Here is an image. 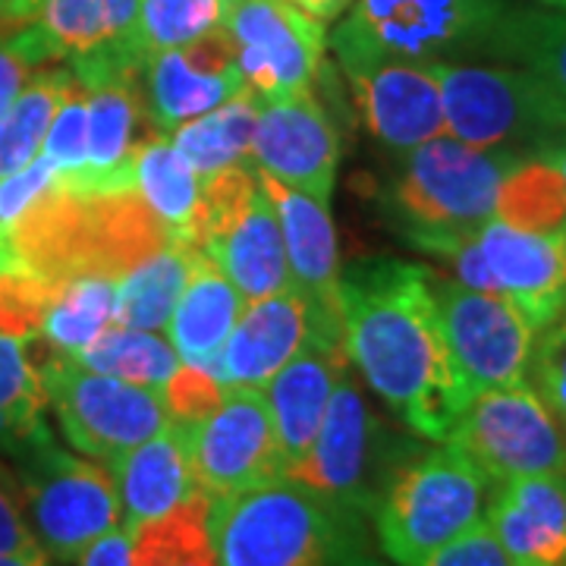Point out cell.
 I'll return each instance as SVG.
<instances>
[{"label":"cell","instance_id":"51","mask_svg":"<svg viewBox=\"0 0 566 566\" xmlns=\"http://www.w3.org/2000/svg\"><path fill=\"white\" fill-rule=\"evenodd\" d=\"M7 7H10V0H0V13H3Z\"/></svg>","mask_w":566,"mask_h":566},{"label":"cell","instance_id":"5","mask_svg":"<svg viewBox=\"0 0 566 566\" xmlns=\"http://www.w3.org/2000/svg\"><path fill=\"white\" fill-rule=\"evenodd\" d=\"M491 485L494 482L457 447H419L390 475L371 510L387 560L416 566L438 547L485 523Z\"/></svg>","mask_w":566,"mask_h":566},{"label":"cell","instance_id":"36","mask_svg":"<svg viewBox=\"0 0 566 566\" xmlns=\"http://www.w3.org/2000/svg\"><path fill=\"white\" fill-rule=\"evenodd\" d=\"M129 566H221L211 535V501L199 494L136 528Z\"/></svg>","mask_w":566,"mask_h":566},{"label":"cell","instance_id":"24","mask_svg":"<svg viewBox=\"0 0 566 566\" xmlns=\"http://www.w3.org/2000/svg\"><path fill=\"white\" fill-rule=\"evenodd\" d=\"M485 523L513 566H566V475L501 482Z\"/></svg>","mask_w":566,"mask_h":566},{"label":"cell","instance_id":"32","mask_svg":"<svg viewBox=\"0 0 566 566\" xmlns=\"http://www.w3.org/2000/svg\"><path fill=\"white\" fill-rule=\"evenodd\" d=\"M259 95L243 88L230 102L218 104L196 120L182 123L170 133L182 158L196 170V177L205 180L218 174L223 167L243 164L245 155L252 151V136L259 123Z\"/></svg>","mask_w":566,"mask_h":566},{"label":"cell","instance_id":"40","mask_svg":"<svg viewBox=\"0 0 566 566\" xmlns=\"http://www.w3.org/2000/svg\"><path fill=\"white\" fill-rule=\"evenodd\" d=\"M526 381L566 428V308L535 334Z\"/></svg>","mask_w":566,"mask_h":566},{"label":"cell","instance_id":"48","mask_svg":"<svg viewBox=\"0 0 566 566\" xmlns=\"http://www.w3.org/2000/svg\"><path fill=\"white\" fill-rule=\"evenodd\" d=\"M0 566H51L48 554H0Z\"/></svg>","mask_w":566,"mask_h":566},{"label":"cell","instance_id":"35","mask_svg":"<svg viewBox=\"0 0 566 566\" xmlns=\"http://www.w3.org/2000/svg\"><path fill=\"white\" fill-rule=\"evenodd\" d=\"M117 315V277L104 274H80L57 286L54 300L41 318L39 337L51 346V353L76 356Z\"/></svg>","mask_w":566,"mask_h":566},{"label":"cell","instance_id":"3","mask_svg":"<svg viewBox=\"0 0 566 566\" xmlns=\"http://www.w3.org/2000/svg\"><path fill=\"white\" fill-rule=\"evenodd\" d=\"M211 535L221 566H378L359 516L286 475L211 501Z\"/></svg>","mask_w":566,"mask_h":566},{"label":"cell","instance_id":"43","mask_svg":"<svg viewBox=\"0 0 566 566\" xmlns=\"http://www.w3.org/2000/svg\"><path fill=\"white\" fill-rule=\"evenodd\" d=\"M39 66H48V61L39 44L29 39V32L0 22V120Z\"/></svg>","mask_w":566,"mask_h":566},{"label":"cell","instance_id":"29","mask_svg":"<svg viewBox=\"0 0 566 566\" xmlns=\"http://www.w3.org/2000/svg\"><path fill=\"white\" fill-rule=\"evenodd\" d=\"M485 54L528 70L566 117V10H506Z\"/></svg>","mask_w":566,"mask_h":566},{"label":"cell","instance_id":"1","mask_svg":"<svg viewBox=\"0 0 566 566\" xmlns=\"http://www.w3.org/2000/svg\"><path fill=\"white\" fill-rule=\"evenodd\" d=\"M424 264L365 259L340 271L337 303L344 353L400 422L422 441L444 444L465 397L441 331Z\"/></svg>","mask_w":566,"mask_h":566},{"label":"cell","instance_id":"21","mask_svg":"<svg viewBox=\"0 0 566 566\" xmlns=\"http://www.w3.org/2000/svg\"><path fill=\"white\" fill-rule=\"evenodd\" d=\"M308 344L344 346L331 344L324 337L312 308L290 286L274 296H264L259 303H249V308L240 312V322L233 324V334L227 337L214 378L223 387L264 390L271 375Z\"/></svg>","mask_w":566,"mask_h":566},{"label":"cell","instance_id":"2","mask_svg":"<svg viewBox=\"0 0 566 566\" xmlns=\"http://www.w3.org/2000/svg\"><path fill=\"white\" fill-rule=\"evenodd\" d=\"M170 243L180 240H174L136 189L82 196L61 186V180L7 233L17 268L48 283L80 274L120 281L129 268Z\"/></svg>","mask_w":566,"mask_h":566},{"label":"cell","instance_id":"16","mask_svg":"<svg viewBox=\"0 0 566 566\" xmlns=\"http://www.w3.org/2000/svg\"><path fill=\"white\" fill-rule=\"evenodd\" d=\"M353 88L365 129L390 151H409L422 142L444 136L441 85L431 63L397 61L381 54H337Z\"/></svg>","mask_w":566,"mask_h":566},{"label":"cell","instance_id":"44","mask_svg":"<svg viewBox=\"0 0 566 566\" xmlns=\"http://www.w3.org/2000/svg\"><path fill=\"white\" fill-rule=\"evenodd\" d=\"M0 554H44L29 528L13 465L0 460Z\"/></svg>","mask_w":566,"mask_h":566},{"label":"cell","instance_id":"8","mask_svg":"<svg viewBox=\"0 0 566 566\" xmlns=\"http://www.w3.org/2000/svg\"><path fill=\"white\" fill-rule=\"evenodd\" d=\"M25 520L39 547L57 564H73L92 542L120 526V494L114 475L82 460L54 438L13 457Z\"/></svg>","mask_w":566,"mask_h":566},{"label":"cell","instance_id":"47","mask_svg":"<svg viewBox=\"0 0 566 566\" xmlns=\"http://www.w3.org/2000/svg\"><path fill=\"white\" fill-rule=\"evenodd\" d=\"M303 13L308 17H315V20L331 22L337 20V17H344L346 10L353 7V0H293Z\"/></svg>","mask_w":566,"mask_h":566},{"label":"cell","instance_id":"45","mask_svg":"<svg viewBox=\"0 0 566 566\" xmlns=\"http://www.w3.org/2000/svg\"><path fill=\"white\" fill-rule=\"evenodd\" d=\"M416 566H513L506 560L504 547L497 545V538L491 535L488 523H479L460 538H453L450 545L438 547L434 554H428Z\"/></svg>","mask_w":566,"mask_h":566},{"label":"cell","instance_id":"30","mask_svg":"<svg viewBox=\"0 0 566 566\" xmlns=\"http://www.w3.org/2000/svg\"><path fill=\"white\" fill-rule=\"evenodd\" d=\"M32 337L0 334V457H20L51 438L48 390L29 356Z\"/></svg>","mask_w":566,"mask_h":566},{"label":"cell","instance_id":"13","mask_svg":"<svg viewBox=\"0 0 566 566\" xmlns=\"http://www.w3.org/2000/svg\"><path fill=\"white\" fill-rule=\"evenodd\" d=\"M453 378L465 403L485 390L526 385L528 356L535 344V327L516 305L463 286L460 281L431 277Z\"/></svg>","mask_w":566,"mask_h":566},{"label":"cell","instance_id":"9","mask_svg":"<svg viewBox=\"0 0 566 566\" xmlns=\"http://www.w3.org/2000/svg\"><path fill=\"white\" fill-rule=\"evenodd\" d=\"M506 0H353V10L334 29V54H381L397 61H444L482 51Z\"/></svg>","mask_w":566,"mask_h":566},{"label":"cell","instance_id":"42","mask_svg":"<svg viewBox=\"0 0 566 566\" xmlns=\"http://www.w3.org/2000/svg\"><path fill=\"white\" fill-rule=\"evenodd\" d=\"M223 385L205 368L196 365H180L177 375L164 385V403L167 416L177 422H202L205 416L221 403Z\"/></svg>","mask_w":566,"mask_h":566},{"label":"cell","instance_id":"49","mask_svg":"<svg viewBox=\"0 0 566 566\" xmlns=\"http://www.w3.org/2000/svg\"><path fill=\"white\" fill-rule=\"evenodd\" d=\"M542 151H545L547 158L560 167V174H564V180H566V133H560V136L551 142L547 148H542Z\"/></svg>","mask_w":566,"mask_h":566},{"label":"cell","instance_id":"17","mask_svg":"<svg viewBox=\"0 0 566 566\" xmlns=\"http://www.w3.org/2000/svg\"><path fill=\"white\" fill-rule=\"evenodd\" d=\"M252 158L262 174L327 205L340 167V133L312 92L271 98L259 107Z\"/></svg>","mask_w":566,"mask_h":566},{"label":"cell","instance_id":"23","mask_svg":"<svg viewBox=\"0 0 566 566\" xmlns=\"http://www.w3.org/2000/svg\"><path fill=\"white\" fill-rule=\"evenodd\" d=\"M111 469L120 494V526L129 532L202 494L192 469L189 424L177 419H167L158 434L111 460Z\"/></svg>","mask_w":566,"mask_h":566},{"label":"cell","instance_id":"26","mask_svg":"<svg viewBox=\"0 0 566 566\" xmlns=\"http://www.w3.org/2000/svg\"><path fill=\"white\" fill-rule=\"evenodd\" d=\"M262 180V177H259ZM205 255L221 268L227 281L237 286L243 303H259L264 296H274L290 290V264L283 245L281 221L274 214V205L268 199L264 186L252 196V202L237 221L205 243Z\"/></svg>","mask_w":566,"mask_h":566},{"label":"cell","instance_id":"34","mask_svg":"<svg viewBox=\"0 0 566 566\" xmlns=\"http://www.w3.org/2000/svg\"><path fill=\"white\" fill-rule=\"evenodd\" d=\"M73 85L76 76L66 63H48L32 73V80L25 82V88L0 120V177L39 158L44 133Z\"/></svg>","mask_w":566,"mask_h":566},{"label":"cell","instance_id":"28","mask_svg":"<svg viewBox=\"0 0 566 566\" xmlns=\"http://www.w3.org/2000/svg\"><path fill=\"white\" fill-rule=\"evenodd\" d=\"M133 189L158 214L174 240L196 245V223L202 202V180L177 151L167 133H158L142 145L133 161Z\"/></svg>","mask_w":566,"mask_h":566},{"label":"cell","instance_id":"22","mask_svg":"<svg viewBox=\"0 0 566 566\" xmlns=\"http://www.w3.org/2000/svg\"><path fill=\"white\" fill-rule=\"evenodd\" d=\"M158 136L139 80H120L88 88V148L85 167L61 186L82 196H107L133 189V161L145 142Z\"/></svg>","mask_w":566,"mask_h":566},{"label":"cell","instance_id":"19","mask_svg":"<svg viewBox=\"0 0 566 566\" xmlns=\"http://www.w3.org/2000/svg\"><path fill=\"white\" fill-rule=\"evenodd\" d=\"M491 293L516 305L535 334L566 308V233H528L491 218L479 227Z\"/></svg>","mask_w":566,"mask_h":566},{"label":"cell","instance_id":"20","mask_svg":"<svg viewBox=\"0 0 566 566\" xmlns=\"http://www.w3.org/2000/svg\"><path fill=\"white\" fill-rule=\"evenodd\" d=\"M259 177H262L264 192L281 221L293 290L312 308L324 337L331 344H344L340 303H337L340 252H337V230L327 214V205L305 196L300 189L283 186L281 180L268 177L262 170H259Z\"/></svg>","mask_w":566,"mask_h":566},{"label":"cell","instance_id":"10","mask_svg":"<svg viewBox=\"0 0 566 566\" xmlns=\"http://www.w3.org/2000/svg\"><path fill=\"white\" fill-rule=\"evenodd\" d=\"M142 0H10L3 25H20L48 63H66L82 88L139 80L145 54L136 44Z\"/></svg>","mask_w":566,"mask_h":566},{"label":"cell","instance_id":"25","mask_svg":"<svg viewBox=\"0 0 566 566\" xmlns=\"http://www.w3.org/2000/svg\"><path fill=\"white\" fill-rule=\"evenodd\" d=\"M346 368L344 346H303L264 385L271 422L283 457V475L308 453L322 428L324 409Z\"/></svg>","mask_w":566,"mask_h":566},{"label":"cell","instance_id":"27","mask_svg":"<svg viewBox=\"0 0 566 566\" xmlns=\"http://www.w3.org/2000/svg\"><path fill=\"white\" fill-rule=\"evenodd\" d=\"M243 305L237 286L202 252L192 264L189 283L167 322V337L182 365H196L214 375L227 337L233 334V324L240 322Z\"/></svg>","mask_w":566,"mask_h":566},{"label":"cell","instance_id":"4","mask_svg":"<svg viewBox=\"0 0 566 566\" xmlns=\"http://www.w3.org/2000/svg\"><path fill=\"white\" fill-rule=\"evenodd\" d=\"M513 151H482L453 136H434L403 151L387 186L385 211L406 243L444 255L494 218V202Z\"/></svg>","mask_w":566,"mask_h":566},{"label":"cell","instance_id":"31","mask_svg":"<svg viewBox=\"0 0 566 566\" xmlns=\"http://www.w3.org/2000/svg\"><path fill=\"white\" fill-rule=\"evenodd\" d=\"M202 249L170 243L142 259L117 281V315L114 324L136 331H161L174 315V305L182 296L192 264Z\"/></svg>","mask_w":566,"mask_h":566},{"label":"cell","instance_id":"46","mask_svg":"<svg viewBox=\"0 0 566 566\" xmlns=\"http://www.w3.org/2000/svg\"><path fill=\"white\" fill-rule=\"evenodd\" d=\"M129 554H133V532L117 526L82 551L80 566H129Z\"/></svg>","mask_w":566,"mask_h":566},{"label":"cell","instance_id":"6","mask_svg":"<svg viewBox=\"0 0 566 566\" xmlns=\"http://www.w3.org/2000/svg\"><path fill=\"white\" fill-rule=\"evenodd\" d=\"M419 450L416 441L387 428L378 412L365 403L363 390L349 371H340L324 409L322 428L300 463L286 479L300 482L340 513L371 520L390 475Z\"/></svg>","mask_w":566,"mask_h":566},{"label":"cell","instance_id":"12","mask_svg":"<svg viewBox=\"0 0 566 566\" xmlns=\"http://www.w3.org/2000/svg\"><path fill=\"white\" fill-rule=\"evenodd\" d=\"M444 444L457 447L494 485L526 475H566V428L528 381L472 397Z\"/></svg>","mask_w":566,"mask_h":566},{"label":"cell","instance_id":"33","mask_svg":"<svg viewBox=\"0 0 566 566\" xmlns=\"http://www.w3.org/2000/svg\"><path fill=\"white\" fill-rule=\"evenodd\" d=\"M494 218L528 233H566V180L545 151L510 164L501 180Z\"/></svg>","mask_w":566,"mask_h":566},{"label":"cell","instance_id":"11","mask_svg":"<svg viewBox=\"0 0 566 566\" xmlns=\"http://www.w3.org/2000/svg\"><path fill=\"white\" fill-rule=\"evenodd\" d=\"M39 368L63 438L92 460H117L170 419L164 390L92 371L61 353H51Z\"/></svg>","mask_w":566,"mask_h":566},{"label":"cell","instance_id":"14","mask_svg":"<svg viewBox=\"0 0 566 566\" xmlns=\"http://www.w3.org/2000/svg\"><path fill=\"white\" fill-rule=\"evenodd\" d=\"M223 29L237 48V63L259 102L312 92L324 70V22L293 0H227Z\"/></svg>","mask_w":566,"mask_h":566},{"label":"cell","instance_id":"50","mask_svg":"<svg viewBox=\"0 0 566 566\" xmlns=\"http://www.w3.org/2000/svg\"><path fill=\"white\" fill-rule=\"evenodd\" d=\"M535 3H542L547 10H566V0H535Z\"/></svg>","mask_w":566,"mask_h":566},{"label":"cell","instance_id":"7","mask_svg":"<svg viewBox=\"0 0 566 566\" xmlns=\"http://www.w3.org/2000/svg\"><path fill=\"white\" fill-rule=\"evenodd\" d=\"M444 133L482 151H542L566 133L564 111L523 66L431 61Z\"/></svg>","mask_w":566,"mask_h":566},{"label":"cell","instance_id":"18","mask_svg":"<svg viewBox=\"0 0 566 566\" xmlns=\"http://www.w3.org/2000/svg\"><path fill=\"white\" fill-rule=\"evenodd\" d=\"M148 114L158 133H174L245 88L230 32L218 25L202 39L151 54L142 70Z\"/></svg>","mask_w":566,"mask_h":566},{"label":"cell","instance_id":"38","mask_svg":"<svg viewBox=\"0 0 566 566\" xmlns=\"http://www.w3.org/2000/svg\"><path fill=\"white\" fill-rule=\"evenodd\" d=\"M227 0H142L136 44L145 57L174 51L223 25Z\"/></svg>","mask_w":566,"mask_h":566},{"label":"cell","instance_id":"37","mask_svg":"<svg viewBox=\"0 0 566 566\" xmlns=\"http://www.w3.org/2000/svg\"><path fill=\"white\" fill-rule=\"evenodd\" d=\"M73 359L92 371L114 375V378L142 387H155V390H164V385L180 368V356L174 353V346L164 344L161 337H155L148 331L120 327V324L104 327L102 334L88 346H82Z\"/></svg>","mask_w":566,"mask_h":566},{"label":"cell","instance_id":"39","mask_svg":"<svg viewBox=\"0 0 566 566\" xmlns=\"http://www.w3.org/2000/svg\"><path fill=\"white\" fill-rule=\"evenodd\" d=\"M85 148H88V92L76 82L44 133L41 158L57 170V177H73L85 167Z\"/></svg>","mask_w":566,"mask_h":566},{"label":"cell","instance_id":"15","mask_svg":"<svg viewBox=\"0 0 566 566\" xmlns=\"http://www.w3.org/2000/svg\"><path fill=\"white\" fill-rule=\"evenodd\" d=\"M189 450L208 501H223L283 475V457L264 390L223 387L221 403L189 424Z\"/></svg>","mask_w":566,"mask_h":566},{"label":"cell","instance_id":"41","mask_svg":"<svg viewBox=\"0 0 566 566\" xmlns=\"http://www.w3.org/2000/svg\"><path fill=\"white\" fill-rule=\"evenodd\" d=\"M61 283H48L29 271H3L0 274V334L35 337L48 305Z\"/></svg>","mask_w":566,"mask_h":566}]
</instances>
